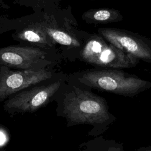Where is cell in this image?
Listing matches in <instances>:
<instances>
[{
  "mask_svg": "<svg viewBox=\"0 0 151 151\" xmlns=\"http://www.w3.org/2000/svg\"><path fill=\"white\" fill-rule=\"evenodd\" d=\"M56 114L65 119L67 127L88 124L87 134L97 137L104 133L116 120L110 111L107 100L86 88L73 86L55 96Z\"/></svg>",
  "mask_w": 151,
  "mask_h": 151,
  "instance_id": "1",
  "label": "cell"
},
{
  "mask_svg": "<svg viewBox=\"0 0 151 151\" xmlns=\"http://www.w3.org/2000/svg\"><path fill=\"white\" fill-rule=\"evenodd\" d=\"M78 81L87 87L127 97H133L151 88L150 81L114 68L85 71Z\"/></svg>",
  "mask_w": 151,
  "mask_h": 151,
  "instance_id": "2",
  "label": "cell"
},
{
  "mask_svg": "<svg viewBox=\"0 0 151 151\" xmlns=\"http://www.w3.org/2000/svg\"><path fill=\"white\" fill-rule=\"evenodd\" d=\"M80 56L89 64L104 68L122 69L136 67L139 60L120 50L100 35L90 36Z\"/></svg>",
  "mask_w": 151,
  "mask_h": 151,
  "instance_id": "3",
  "label": "cell"
},
{
  "mask_svg": "<svg viewBox=\"0 0 151 151\" xmlns=\"http://www.w3.org/2000/svg\"><path fill=\"white\" fill-rule=\"evenodd\" d=\"M61 85L60 81H56L21 90L4 101L3 109L11 117L17 114L33 113L54 100Z\"/></svg>",
  "mask_w": 151,
  "mask_h": 151,
  "instance_id": "4",
  "label": "cell"
},
{
  "mask_svg": "<svg viewBox=\"0 0 151 151\" xmlns=\"http://www.w3.org/2000/svg\"><path fill=\"white\" fill-rule=\"evenodd\" d=\"M99 35L120 50L151 64V40L128 30L116 28H101Z\"/></svg>",
  "mask_w": 151,
  "mask_h": 151,
  "instance_id": "5",
  "label": "cell"
},
{
  "mask_svg": "<svg viewBox=\"0 0 151 151\" xmlns=\"http://www.w3.org/2000/svg\"><path fill=\"white\" fill-rule=\"evenodd\" d=\"M51 77L45 70L8 71L0 74V102L12 94L38 84Z\"/></svg>",
  "mask_w": 151,
  "mask_h": 151,
  "instance_id": "6",
  "label": "cell"
},
{
  "mask_svg": "<svg viewBox=\"0 0 151 151\" xmlns=\"http://www.w3.org/2000/svg\"><path fill=\"white\" fill-rule=\"evenodd\" d=\"M45 53L41 49L33 47L10 46L0 48V64L28 70Z\"/></svg>",
  "mask_w": 151,
  "mask_h": 151,
  "instance_id": "7",
  "label": "cell"
},
{
  "mask_svg": "<svg viewBox=\"0 0 151 151\" xmlns=\"http://www.w3.org/2000/svg\"><path fill=\"white\" fill-rule=\"evenodd\" d=\"M78 149V151H124V143L100 135L81 143Z\"/></svg>",
  "mask_w": 151,
  "mask_h": 151,
  "instance_id": "8",
  "label": "cell"
},
{
  "mask_svg": "<svg viewBox=\"0 0 151 151\" xmlns=\"http://www.w3.org/2000/svg\"><path fill=\"white\" fill-rule=\"evenodd\" d=\"M83 18L89 23L102 24L120 22L123 19L120 11L114 8L90 9L84 14Z\"/></svg>",
  "mask_w": 151,
  "mask_h": 151,
  "instance_id": "9",
  "label": "cell"
},
{
  "mask_svg": "<svg viewBox=\"0 0 151 151\" xmlns=\"http://www.w3.org/2000/svg\"><path fill=\"white\" fill-rule=\"evenodd\" d=\"M32 27L23 29L18 34V37L22 40L38 44H49L45 34V31L41 27Z\"/></svg>",
  "mask_w": 151,
  "mask_h": 151,
  "instance_id": "10",
  "label": "cell"
},
{
  "mask_svg": "<svg viewBox=\"0 0 151 151\" xmlns=\"http://www.w3.org/2000/svg\"><path fill=\"white\" fill-rule=\"evenodd\" d=\"M42 28L49 37L60 44L75 47L80 45V43L76 38L64 31L49 27Z\"/></svg>",
  "mask_w": 151,
  "mask_h": 151,
  "instance_id": "11",
  "label": "cell"
},
{
  "mask_svg": "<svg viewBox=\"0 0 151 151\" xmlns=\"http://www.w3.org/2000/svg\"><path fill=\"white\" fill-rule=\"evenodd\" d=\"M136 151H151V146H141L139 147Z\"/></svg>",
  "mask_w": 151,
  "mask_h": 151,
  "instance_id": "12",
  "label": "cell"
},
{
  "mask_svg": "<svg viewBox=\"0 0 151 151\" xmlns=\"http://www.w3.org/2000/svg\"><path fill=\"white\" fill-rule=\"evenodd\" d=\"M0 151H7V150H6L5 149H4V148H2V146H0Z\"/></svg>",
  "mask_w": 151,
  "mask_h": 151,
  "instance_id": "13",
  "label": "cell"
}]
</instances>
